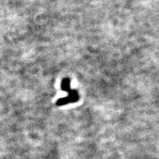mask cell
<instances>
[{"label":"cell","instance_id":"obj_2","mask_svg":"<svg viewBox=\"0 0 159 159\" xmlns=\"http://www.w3.org/2000/svg\"><path fill=\"white\" fill-rule=\"evenodd\" d=\"M61 88L63 91L69 92L71 89V85H70V80L69 78H65L63 80L62 83H61Z\"/></svg>","mask_w":159,"mask_h":159},{"label":"cell","instance_id":"obj_1","mask_svg":"<svg viewBox=\"0 0 159 159\" xmlns=\"http://www.w3.org/2000/svg\"><path fill=\"white\" fill-rule=\"evenodd\" d=\"M79 94L78 92L76 90L71 89V90L69 92V96L64 98H61L57 100V105H63L66 104H69V103L75 102L79 100Z\"/></svg>","mask_w":159,"mask_h":159}]
</instances>
